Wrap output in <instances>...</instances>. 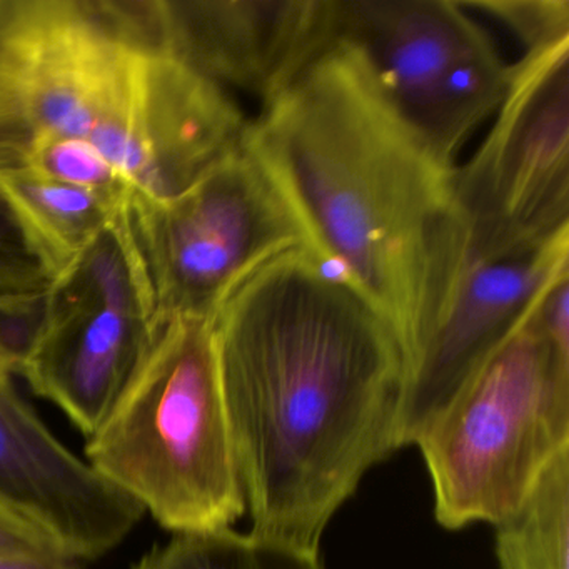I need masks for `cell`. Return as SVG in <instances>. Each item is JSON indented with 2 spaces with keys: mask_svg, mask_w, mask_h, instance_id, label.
<instances>
[{
  "mask_svg": "<svg viewBox=\"0 0 569 569\" xmlns=\"http://www.w3.org/2000/svg\"><path fill=\"white\" fill-rule=\"evenodd\" d=\"M0 366V508L62 555L94 561L126 541L144 509L66 448Z\"/></svg>",
  "mask_w": 569,
  "mask_h": 569,
  "instance_id": "12",
  "label": "cell"
},
{
  "mask_svg": "<svg viewBox=\"0 0 569 569\" xmlns=\"http://www.w3.org/2000/svg\"><path fill=\"white\" fill-rule=\"evenodd\" d=\"M462 6L501 22L525 51L569 39V0H462Z\"/></svg>",
  "mask_w": 569,
  "mask_h": 569,
  "instance_id": "17",
  "label": "cell"
},
{
  "mask_svg": "<svg viewBox=\"0 0 569 569\" xmlns=\"http://www.w3.org/2000/svg\"><path fill=\"white\" fill-rule=\"evenodd\" d=\"M332 48L439 162L498 111L511 64L456 0H336Z\"/></svg>",
  "mask_w": 569,
  "mask_h": 569,
  "instance_id": "6",
  "label": "cell"
},
{
  "mask_svg": "<svg viewBox=\"0 0 569 569\" xmlns=\"http://www.w3.org/2000/svg\"><path fill=\"white\" fill-rule=\"evenodd\" d=\"M68 262L0 174V292L46 291Z\"/></svg>",
  "mask_w": 569,
  "mask_h": 569,
  "instance_id": "16",
  "label": "cell"
},
{
  "mask_svg": "<svg viewBox=\"0 0 569 569\" xmlns=\"http://www.w3.org/2000/svg\"><path fill=\"white\" fill-rule=\"evenodd\" d=\"M0 555L64 556L44 532L4 508H0Z\"/></svg>",
  "mask_w": 569,
  "mask_h": 569,
  "instance_id": "19",
  "label": "cell"
},
{
  "mask_svg": "<svg viewBox=\"0 0 569 569\" xmlns=\"http://www.w3.org/2000/svg\"><path fill=\"white\" fill-rule=\"evenodd\" d=\"M455 204L479 254L536 248L569 229V39L511 64L488 136L455 169Z\"/></svg>",
  "mask_w": 569,
  "mask_h": 569,
  "instance_id": "9",
  "label": "cell"
},
{
  "mask_svg": "<svg viewBox=\"0 0 569 569\" xmlns=\"http://www.w3.org/2000/svg\"><path fill=\"white\" fill-rule=\"evenodd\" d=\"M212 335L251 531L319 551L362 478L399 449L401 345L308 249L239 286Z\"/></svg>",
  "mask_w": 569,
  "mask_h": 569,
  "instance_id": "1",
  "label": "cell"
},
{
  "mask_svg": "<svg viewBox=\"0 0 569 569\" xmlns=\"http://www.w3.org/2000/svg\"><path fill=\"white\" fill-rule=\"evenodd\" d=\"M84 459L172 535L232 528L246 515L212 321L159 326Z\"/></svg>",
  "mask_w": 569,
  "mask_h": 569,
  "instance_id": "4",
  "label": "cell"
},
{
  "mask_svg": "<svg viewBox=\"0 0 569 569\" xmlns=\"http://www.w3.org/2000/svg\"><path fill=\"white\" fill-rule=\"evenodd\" d=\"M248 144L308 251L375 309L408 362L468 248L456 168L429 154L335 48L262 106Z\"/></svg>",
  "mask_w": 569,
  "mask_h": 569,
  "instance_id": "2",
  "label": "cell"
},
{
  "mask_svg": "<svg viewBox=\"0 0 569 569\" xmlns=\"http://www.w3.org/2000/svg\"><path fill=\"white\" fill-rule=\"evenodd\" d=\"M566 276L569 229L536 248L509 254H479L469 242L406 365L399 449L416 445L472 372Z\"/></svg>",
  "mask_w": 569,
  "mask_h": 569,
  "instance_id": "10",
  "label": "cell"
},
{
  "mask_svg": "<svg viewBox=\"0 0 569 569\" xmlns=\"http://www.w3.org/2000/svg\"><path fill=\"white\" fill-rule=\"evenodd\" d=\"M539 301L416 441L449 531L501 521L569 449V346L542 328Z\"/></svg>",
  "mask_w": 569,
  "mask_h": 569,
  "instance_id": "5",
  "label": "cell"
},
{
  "mask_svg": "<svg viewBox=\"0 0 569 569\" xmlns=\"http://www.w3.org/2000/svg\"><path fill=\"white\" fill-rule=\"evenodd\" d=\"M158 329L128 209L49 289L48 322L21 376L88 439L138 371Z\"/></svg>",
  "mask_w": 569,
  "mask_h": 569,
  "instance_id": "8",
  "label": "cell"
},
{
  "mask_svg": "<svg viewBox=\"0 0 569 569\" xmlns=\"http://www.w3.org/2000/svg\"><path fill=\"white\" fill-rule=\"evenodd\" d=\"M498 569H569V449L495 525Z\"/></svg>",
  "mask_w": 569,
  "mask_h": 569,
  "instance_id": "13",
  "label": "cell"
},
{
  "mask_svg": "<svg viewBox=\"0 0 569 569\" xmlns=\"http://www.w3.org/2000/svg\"><path fill=\"white\" fill-rule=\"evenodd\" d=\"M46 238L71 261L129 209V202L34 172H0Z\"/></svg>",
  "mask_w": 569,
  "mask_h": 569,
  "instance_id": "14",
  "label": "cell"
},
{
  "mask_svg": "<svg viewBox=\"0 0 569 569\" xmlns=\"http://www.w3.org/2000/svg\"><path fill=\"white\" fill-rule=\"evenodd\" d=\"M131 569H325L319 551L232 528L176 532Z\"/></svg>",
  "mask_w": 569,
  "mask_h": 569,
  "instance_id": "15",
  "label": "cell"
},
{
  "mask_svg": "<svg viewBox=\"0 0 569 569\" xmlns=\"http://www.w3.org/2000/svg\"><path fill=\"white\" fill-rule=\"evenodd\" d=\"M49 289L0 292V366L12 375H21L22 366L44 331L49 316Z\"/></svg>",
  "mask_w": 569,
  "mask_h": 569,
  "instance_id": "18",
  "label": "cell"
},
{
  "mask_svg": "<svg viewBox=\"0 0 569 569\" xmlns=\"http://www.w3.org/2000/svg\"><path fill=\"white\" fill-rule=\"evenodd\" d=\"M251 121L161 48L144 0H0V172L44 139L104 156L136 198H174Z\"/></svg>",
  "mask_w": 569,
  "mask_h": 569,
  "instance_id": "3",
  "label": "cell"
},
{
  "mask_svg": "<svg viewBox=\"0 0 569 569\" xmlns=\"http://www.w3.org/2000/svg\"><path fill=\"white\" fill-rule=\"evenodd\" d=\"M132 234L154 292L158 326L212 321L232 292L269 262L308 249L301 226L249 148L222 159L174 198H136Z\"/></svg>",
  "mask_w": 569,
  "mask_h": 569,
  "instance_id": "7",
  "label": "cell"
},
{
  "mask_svg": "<svg viewBox=\"0 0 569 569\" xmlns=\"http://www.w3.org/2000/svg\"><path fill=\"white\" fill-rule=\"evenodd\" d=\"M0 569H84V566L64 556L0 555Z\"/></svg>",
  "mask_w": 569,
  "mask_h": 569,
  "instance_id": "20",
  "label": "cell"
},
{
  "mask_svg": "<svg viewBox=\"0 0 569 569\" xmlns=\"http://www.w3.org/2000/svg\"><path fill=\"white\" fill-rule=\"evenodd\" d=\"M146 12L172 58L262 106L335 42L336 0H146Z\"/></svg>",
  "mask_w": 569,
  "mask_h": 569,
  "instance_id": "11",
  "label": "cell"
}]
</instances>
